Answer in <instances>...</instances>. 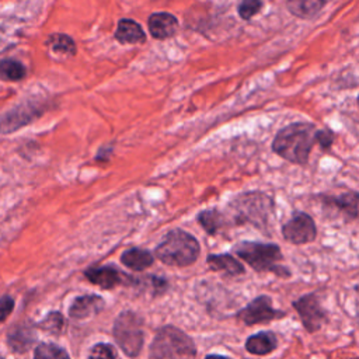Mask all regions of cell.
<instances>
[{"label":"cell","mask_w":359,"mask_h":359,"mask_svg":"<svg viewBox=\"0 0 359 359\" xmlns=\"http://www.w3.org/2000/svg\"><path fill=\"white\" fill-rule=\"evenodd\" d=\"M178 29V20L170 13H154L149 17V31L156 39H167Z\"/></svg>","instance_id":"4fadbf2b"},{"label":"cell","mask_w":359,"mask_h":359,"mask_svg":"<svg viewBox=\"0 0 359 359\" xmlns=\"http://www.w3.org/2000/svg\"><path fill=\"white\" fill-rule=\"evenodd\" d=\"M27 74L25 66L14 59H4L0 62V77L8 81L22 80Z\"/></svg>","instance_id":"7402d4cb"},{"label":"cell","mask_w":359,"mask_h":359,"mask_svg":"<svg viewBox=\"0 0 359 359\" xmlns=\"http://www.w3.org/2000/svg\"><path fill=\"white\" fill-rule=\"evenodd\" d=\"M115 38L121 43H143L146 42V34L143 28L133 20L122 18L118 22Z\"/></svg>","instance_id":"2e32d148"},{"label":"cell","mask_w":359,"mask_h":359,"mask_svg":"<svg viewBox=\"0 0 359 359\" xmlns=\"http://www.w3.org/2000/svg\"><path fill=\"white\" fill-rule=\"evenodd\" d=\"M196 219L203 230L210 236L217 234L226 222L223 213L219 209H205L198 213Z\"/></svg>","instance_id":"d6986e66"},{"label":"cell","mask_w":359,"mask_h":359,"mask_svg":"<svg viewBox=\"0 0 359 359\" xmlns=\"http://www.w3.org/2000/svg\"><path fill=\"white\" fill-rule=\"evenodd\" d=\"M261 0H243L238 7V14L244 20H250L254 14H257L261 8Z\"/></svg>","instance_id":"4316f807"},{"label":"cell","mask_w":359,"mask_h":359,"mask_svg":"<svg viewBox=\"0 0 359 359\" xmlns=\"http://www.w3.org/2000/svg\"><path fill=\"white\" fill-rule=\"evenodd\" d=\"M236 316L241 323L247 325H255V324H268L273 320L285 317V311L273 309L271 297L266 294H261L254 300H251L240 311H237Z\"/></svg>","instance_id":"52a82bcc"},{"label":"cell","mask_w":359,"mask_h":359,"mask_svg":"<svg viewBox=\"0 0 359 359\" xmlns=\"http://www.w3.org/2000/svg\"><path fill=\"white\" fill-rule=\"evenodd\" d=\"M34 341H35V337L29 328H17L8 337L10 348L18 353L27 352L31 348V345L34 344Z\"/></svg>","instance_id":"44dd1931"},{"label":"cell","mask_w":359,"mask_h":359,"mask_svg":"<svg viewBox=\"0 0 359 359\" xmlns=\"http://www.w3.org/2000/svg\"><path fill=\"white\" fill-rule=\"evenodd\" d=\"M328 1L331 0H286V4L292 14L302 18H310L316 15Z\"/></svg>","instance_id":"ac0fdd59"},{"label":"cell","mask_w":359,"mask_h":359,"mask_svg":"<svg viewBox=\"0 0 359 359\" xmlns=\"http://www.w3.org/2000/svg\"><path fill=\"white\" fill-rule=\"evenodd\" d=\"M114 338L122 352L129 358H136L140 355L144 344L143 318L132 311H121L114 321L112 327Z\"/></svg>","instance_id":"8992f818"},{"label":"cell","mask_w":359,"mask_h":359,"mask_svg":"<svg viewBox=\"0 0 359 359\" xmlns=\"http://www.w3.org/2000/svg\"><path fill=\"white\" fill-rule=\"evenodd\" d=\"M282 236L286 241L300 245L316 240L317 226L313 217L304 212H296L283 226Z\"/></svg>","instance_id":"30bf717a"},{"label":"cell","mask_w":359,"mask_h":359,"mask_svg":"<svg viewBox=\"0 0 359 359\" xmlns=\"http://www.w3.org/2000/svg\"><path fill=\"white\" fill-rule=\"evenodd\" d=\"M206 264L212 271L223 272L229 276H238L245 272L244 265L231 254H209Z\"/></svg>","instance_id":"9a60e30c"},{"label":"cell","mask_w":359,"mask_h":359,"mask_svg":"<svg viewBox=\"0 0 359 359\" xmlns=\"http://www.w3.org/2000/svg\"><path fill=\"white\" fill-rule=\"evenodd\" d=\"M36 327L50 334H60L65 328V317L59 311H50Z\"/></svg>","instance_id":"d4e9b609"},{"label":"cell","mask_w":359,"mask_h":359,"mask_svg":"<svg viewBox=\"0 0 359 359\" xmlns=\"http://www.w3.org/2000/svg\"><path fill=\"white\" fill-rule=\"evenodd\" d=\"M314 143L316 125L310 122H294L276 133L272 142V150L282 158L303 165L309 161Z\"/></svg>","instance_id":"6da1fadb"},{"label":"cell","mask_w":359,"mask_h":359,"mask_svg":"<svg viewBox=\"0 0 359 359\" xmlns=\"http://www.w3.org/2000/svg\"><path fill=\"white\" fill-rule=\"evenodd\" d=\"M330 201L345 215H348L351 219L358 217V201L359 195L356 191H348L339 196L330 198Z\"/></svg>","instance_id":"ffe728a7"},{"label":"cell","mask_w":359,"mask_h":359,"mask_svg":"<svg viewBox=\"0 0 359 359\" xmlns=\"http://www.w3.org/2000/svg\"><path fill=\"white\" fill-rule=\"evenodd\" d=\"M121 262L129 269L143 271V269H147L153 265L154 257L149 250L133 247V248H129V250L122 252Z\"/></svg>","instance_id":"e0dca14e"},{"label":"cell","mask_w":359,"mask_h":359,"mask_svg":"<svg viewBox=\"0 0 359 359\" xmlns=\"http://www.w3.org/2000/svg\"><path fill=\"white\" fill-rule=\"evenodd\" d=\"M244 348L251 355L264 356L278 348V338L272 331H259L247 338Z\"/></svg>","instance_id":"5bb4252c"},{"label":"cell","mask_w":359,"mask_h":359,"mask_svg":"<svg viewBox=\"0 0 359 359\" xmlns=\"http://www.w3.org/2000/svg\"><path fill=\"white\" fill-rule=\"evenodd\" d=\"M105 307V302L98 294H83L73 300L69 307V316L74 320H84L101 313Z\"/></svg>","instance_id":"7c38bea8"},{"label":"cell","mask_w":359,"mask_h":359,"mask_svg":"<svg viewBox=\"0 0 359 359\" xmlns=\"http://www.w3.org/2000/svg\"><path fill=\"white\" fill-rule=\"evenodd\" d=\"M334 139H335V136H334L332 130H330V129L317 130L316 129V143H318L323 149H328L332 144Z\"/></svg>","instance_id":"83f0119b"},{"label":"cell","mask_w":359,"mask_h":359,"mask_svg":"<svg viewBox=\"0 0 359 359\" xmlns=\"http://www.w3.org/2000/svg\"><path fill=\"white\" fill-rule=\"evenodd\" d=\"M293 307L299 313V317L307 332L318 331L327 321V311L320 304L316 293H307L293 302Z\"/></svg>","instance_id":"9c48e42d"},{"label":"cell","mask_w":359,"mask_h":359,"mask_svg":"<svg viewBox=\"0 0 359 359\" xmlns=\"http://www.w3.org/2000/svg\"><path fill=\"white\" fill-rule=\"evenodd\" d=\"M111 153H112V147H107V149L101 147L98 154H97V157H95V160H108Z\"/></svg>","instance_id":"f546056e"},{"label":"cell","mask_w":359,"mask_h":359,"mask_svg":"<svg viewBox=\"0 0 359 359\" xmlns=\"http://www.w3.org/2000/svg\"><path fill=\"white\" fill-rule=\"evenodd\" d=\"M229 212L237 224H252L257 229H264L269 224L273 213V201L262 191H245L229 202Z\"/></svg>","instance_id":"7a4b0ae2"},{"label":"cell","mask_w":359,"mask_h":359,"mask_svg":"<svg viewBox=\"0 0 359 359\" xmlns=\"http://www.w3.org/2000/svg\"><path fill=\"white\" fill-rule=\"evenodd\" d=\"M90 358H105V359H116L119 356L116 348L111 344H105V342H100L95 344L90 352H88Z\"/></svg>","instance_id":"484cf974"},{"label":"cell","mask_w":359,"mask_h":359,"mask_svg":"<svg viewBox=\"0 0 359 359\" xmlns=\"http://www.w3.org/2000/svg\"><path fill=\"white\" fill-rule=\"evenodd\" d=\"M46 43L57 53H65V55H74L76 53V43L66 34H53L48 38Z\"/></svg>","instance_id":"603a6c76"},{"label":"cell","mask_w":359,"mask_h":359,"mask_svg":"<svg viewBox=\"0 0 359 359\" xmlns=\"http://www.w3.org/2000/svg\"><path fill=\"white\" fill-rule=\"evenodd\" d=\"M34 356L36 359H66L69 358V353L55 344L42 342L35 348Z\"/></svg>","instance_id":"cb8c5ba5"},{"label":"cell","mask_w":359,"mask_h":359,"mask_svg":"<svg viewBox=\"0 0 359 359\" xmlns=\"http://www.w3.org/2000/svg\"><path fill=\"white\" fill-rule=\"evenodd\" d=\"M42 115V108L35 101H24L0 116V133H13Z\"/></svg>","instance_id":"ba28073f"},{"label":"cell","mask_w":359,"mask_h":359,"mask_svg":"<svg viewBox=\"0 0 359 359\" xmlns=\"http://www.w3.org/2000/svg\"><path fill=\"white\" fill-rule=\"evenodd\" d=\"M199 254V241L182 229L170 230L154 248V255L160 262L177 268H185L195 264Z\"/></svg>","instance_id":"3957f363"},{"label":"cell","mask_w":359,"mask_h":359,"mask_svg":"<svg viewBox=\"0 0 359 359\" xmlns=\"http://www.w3.org/2000/svg\"><path fill=\"white\" fill-rule=\"evenodd\" d=\"M14 309V300L10 296L0 297V324L11 314Z\"/></svg>","instance_id":"f1b7e54d"},{"label":"cell","mask_w":359,"mask_h":359,"mask_svg":"<svg viewBox=\"0 0 359 359\" xmlns=\"http://www.w3.org/2000/svg\"><path fill=\"white\" fill-rule=\"evenodd\" d=\"M233 252L257 272H273L280 278L290 276L287 268L280 266L283 255L280 248L273 243L240 241L233 247Z\"/></svg>","instance_id":"277c9868"},{"label":"cell","mask_w":359,"mask_h":359,"mask_svg":"<svg viewBox=\"0 0 359 359\" xmlns=\"http://www.w3.org/2000/svg\"><path fill=\"white\" fill-rule=\"evenodd\" d=\"M150 358H195V342L182 330L174 325H164L157 330L150 344Z\"/></svg>","instance_id":"5b68a950"},{"label":"cell","mask_w":359,"mask_h":359,"mask_svg":"<svg viewBox=\"0 0 359 359\" xmlns=\"http://www.w3.org/2000/svg\"><path fill=\"white\" fill-rule=\"evenodd\" d=\"M84 276L90 283L100 286L101 289H105V290L115 289L122 285L130 286V285H135V282L137 280V279L132 278L130 275L119 271L114 265L90 266V268L84 269Z\"/></svg>","instance_id":"8fae6325"}]
</instances>
